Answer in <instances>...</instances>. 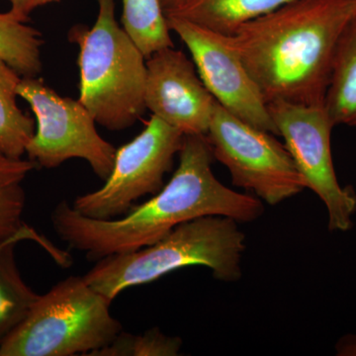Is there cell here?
I'll list each match as a JSON object with an SVG mask.
<instances>
[{
    "label": "cell",
    "instance_id": "12",
    "mask_svg": "<svg viewBox=\"0 0 356 356\" xmlns=\"http://www.w3.org/2000/svg\"><path fill=\"white\" fill-rule=\"evenodd\" d=\"M37 165L30 159H10L0 154V242L24 236L39 243L60 266L69 267L72 257L56 248L23 222L26 195L23 182Z\"/></svg>",
    "mask_w": 356,
    "mask_h": 356
},
{
    "label": "cell",
    "instance_id": "10",
    "mask_svg": "<svg viewBox=\"0 0 356 356\" xmlns=\"http://www.w3.org/2000/svg\"><path fill=\"white\" fill-rule=\"evenodd\" d=\"M165 16L170 31L191 51L199 76L215 100L245 123L277 136L267 102L228 35L177 16Z\"/></svg>",
    "mask_w": 356,
    "mask_h": 356
},
{
    "label": "cell",
    "instance_id": "4",
    "mask_svg": "<svg viewBox=\"0 0 356 356\" xmlns=\"http://www.w3.org/2000/svg\"><path fill=\"white\" fill-rule=\"evenodd\" d=\"M97 2L95 25H76L69 33L79 48V100L96 123L123 131L147 110V58L117 22L115 0Z\"/></svg>",
    "mask_w": 356,
    "mask_h": 356
},
{
    "label": "cell",
    "instance_id": "11",
    "mask_svg": "<svg viewBox=\"0 0 356 356\" xmlns=\"http://www.w3.org/2000/svg\"><path fill=\"white\" fill-rule=\"evenodd\" d=\"M146 65L147 109L184 135H207L216 100L193 60L168 47L147 58Z\"/></svg>",
    "mask_w": 356,
    "mask_h": 356
},
{
    "label": "cell",
    "instance_id": "15",
    "mask_svg": "<svg viewBox=\"0 0 356 356\" xmlns=\"http://www.w3.org/2000/svg\"><path fill=\"white\" fill-rule=\"evenodd\" d=\"M28 241L15 236L0 242V343L26 318L39 295L26 284L16 262L18 243Z\"/></svg>",
    "mask_w": 356,
    "mask_h": 356
},
{
    "label": "cell",
    "instance_id": "3",
    "mask_svg": "<svg viewBox=\"0 0 356 356\" xmlns=\"http://www.w3.org/2000/svg\"><path fill=\"white\" fill-rule=\"evenodd\" d=\"M238 222L222 216L184 222L153 245L96 261L84 280L111 302L124 290L188 266L207 267L215 280L236 282L242 277L241 264L247 248Z\"/></svg>",
    "mask_w": 356,
    "mask_h": 356
},
{
    "label": "cell",
    "instance_id": "9",
    "mask_svg": "<svg viewBox=\"0 0 356 356\" xmlns=\"http://www.w3.org/2000/svg\"><path fill=\"white\" fill-rule=\"evenodd\" d=\"M184 136L152 115L145 130L117 149L113 168L102 188L77 196L72 207L95 220L127 214L138 199L161 191L163 177L172 170Z\"/></svg>",
    "mask_w": 356,
    "mask_h": 356
},
{
    "label": "cell",
    "instance_id": "7",
    "mask_svg": "<svg viewBox=\"0 0 356 356\" xmlns=\"http://www.w3.org/2000/svg\"><path fill=\"white\" fill-rule=\"evenodd\" d=\"M17 92L36 117L26 149L30 161L50 170L67 159H83L100 179L108 178L117 149L99 135L95 118L79 99L58 95L39 77H22Z\"/></svg>",
    "mask_w": 356,
    "mask_h": 356
},
{
    "label": "cell",
    "instance_id": "17",
    "mask_svg": "<svg viewBox=\"0 0 356 356\" xmlns=\"http://www.w3.org/2000/svg\"><path fill=\"white\" fill-rule=\"evenodd\" d=\"M44 40L41 33L10 11L0 13V60L22 77H39L41 51Z\"/></svg>",
    "mask_w": 356,
    "mask_h": 356
},
{
    "label": "cell",
    "instance_id": "13",
    "mask_svg": "<svg viewBox=\"0 0 356 356\" xmlns=\"http://www.w3.org/2000/svg\"><path fill=\"white\" fill-rule=\"evenodd\" d=\"M293 0H185L165 15L177 16L231 36L245 23L273 13Z\"/></svg>",
    "mask_w": 356,
    "mask_h": 356
},
{
    "label": "cell",
    "instance_id": "5",
    "mask_svg": "<svg viewBox=\"0 0 356 356\" xmlns=\"http://www.w3.org/2000/svg\"><path fill=\"white\" fill-rule=\"evenodd\" d=\"M112 302L83 276H70L39 295L24 320L0 343V356H92L114 341L122 325Z\"/></svg>",
    "mask_w": 356,
    "mask_h": 356
},
{
    "label": "cell",
    "instance_id": "14",
    "mask_svg": "<svg viewBox=\"0 0 356 356\" xmlns=\"http://www.w3.org/2000/svg\"><path fill=\"white\" fill-rule=\"evenodd\" d=\"M324 104L334 126L356 127V16L337 43Z\"/></svg>",
    "mask_w": 356,
    "mask_h": 356
},
{
    "label": "cell",
    "instance_id": "19",
    "mask_svg": "<svg viewBox=\"0 0 356 356\" xmlns=\"http://www.w3.org/2000/svg\"><path fill=\"white\" fill-rule=\"evenodd\" d=\"M182 343L180 337L166 336L159 327H152L143 334L121 332L92 356H177Z\"/></svg>",
    "mask_w": 356,
    "mask_h": 356
},
{
    "label": "cell",
    "instance_id": "16",
    "mask_svg": "<svg viewBox=\"0 0 356 356\" xmlns=\"http://www.w3.org/2000/svg\"><path fill=\"white\" fill-rule=\"evenodd\" d=\"M21 79L0 60V154L10 159H22L36 130L35 122L17 104Z\"/></svg>",
    "mask_w": 356,
    "mask_h": 356
},
{
    "label": "cell",
    "instance_id": "21",
    "mask_svg": "<svg viewBox=\"0 0 356 356\" xmlns=\"http://www.w3.org/2000/svg\"><path fill=\"white\" fill-rule=\"evenodd\" d=\"M337 355L356 356V334L341 337L336 344Z\"/></svg>",
    "mask_w": 356,
    "mask_h": 356
},
{
    "label": "cell",
    "instance_id": "6",
    "mask_svg": "<svg viewBox=\"0 0 356 356\" xmlns=\"http://www.w3.org/2000/svg\"><path fill=\"white\" fill-rule=\"evenodd\" d=\"M206 137L233 184L264 202L277 205L307 188L289 152L275 135L245 123L217 102Z\"/></svg>",
    "mask_w": 356,
    "mask_h": 356
},
{
    "label": "cell",
    "instance_id": "20",
    "mask_svg": "<svg viewBox=\"0 0 356 356\" xmlns=\"http://www.w3.org/2000/svg\"><path fill=\"white\" fill-rule=\"evenodd\" d=\"M10 3V13L15 15L18 19L27 22L30 14L38 7L47 4L58 2L60 0H8Z\"/></svg>",
    "mask_w": 356,
    "mask_h": 356
},
{
    "label": "cell",
    "instance_id": "18",
    "mask_svg": "<svg viewBox=\"0 0 356 356\" xmlns=\"http://www.w3.org/2000/svg\"><path fill=\"white\" fill-rule=\"evenodd\" d=\"M125 31L149 58L161 49L173 47L161 0H122Z\"/></svg>",
    "mask_w": 356,
    "mask_h": 356
},
{
    "label": "cell",
    "instance_id": "8",
    "mask_svg": "<svg viewBox=\"0 0 356 356\" xmlns=\"http://www.w3.org/2000/svg\"><path fill=\"white\" fill-rule=\"evenodd\" d=\"M278 136L311 189L325 204L332 232H348L353 227L356 192L337 180L331 149L334 124L325 104L304 105L287 102L267 103Z\"/></svg>",
    "mask_w": 356,
    "mask_h": 356
},
{
    "label": "cell",
    "instance_id": "2",
    "mask_svg": "<svg viewBox=\"0 0 356 356\" xmlns=\"http://www.w3.org/2000/svg\"><path fill=\"white\" fill-rule=\"evenodd\" d=\"M356 0H293L229 36L267 103L324 104L332 60Z\"/></svg>",
    "mask_w": 356,
    "mask_h": 356
},
{
    "label": "cell",
    "instance_id": "23",
    "mask_svg": "<svg viewBox=\"0 0 356 356\" xmlns=\"http://www.w3.org/2000/svg\"></svg>",
    "mask_w": 356,
    "mask_h": 356
},
{
    "label": "cell",
    "instance_id": "22",
    "mask_svg": "<svg viewBox=\"0 0 356 356\" xmlns=\"http://www.w3.org/2000/svg\"><path fill=\"white\" fill-rule=\"evenodd\" d=\"M184 1L185 0H161V6H163L165 13H168V11H172L173 9L177 8V7L181 6Z\"/></svg>",
    "mask_w": 356,
    "mask_h": 356
},
{
    "label": "cell",
    "instance_id": "1",
    "mask_svg": "<svg viewBox=\"0 0 356 356\" xmlns=\"http://www.w3.org/2000/svg\"><path fill=\"white\" fill-rule=\"evenodd\" d=\"M178 154L179 163L168 184L123 217L91 219L60 201L51 214L58 238L84 252L88 261H98L153 245L175 227L198 218L222 216L248 222L264 214L261 199L238 193L215 177V159L206 136L185 135Z\"/></svg>",
    "mask_w": 356,
    "mask_h": 356
}]
</instances>
